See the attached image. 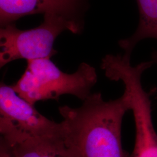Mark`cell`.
I'll use <instances>...</instances> for the list:
<instances>
[{
	"instance_id": "7a4b0ae2",
	"label": "cell",
	"mask_w": 157,
	"mask_h": 157,
	"mask_svg": "<svg viewBox=\"0 0 157 157\" xmlns=\"http://www.w3.org/2000/svg\"><path fill=\"white\" fill-rule=\"evenodd\" d=\"M97 82L95 68L87 63L82 62L76 72L67 73L51 58H43L28 61L22 76L11 87L20 97L34 105L38 101L58 100L65 94L84 101Z\"/></svg>"
},
{
	"instance_id": "52a82bcc",
	"label": "cell",
	"mask_w": 157,
	"mask_h": 157,
	"mask_svg": "<svg viewBox=\"0 0 157 157\" xmlns=\"http://www.w3.org/2000/svg\"><path fill=\"white\" fill-rule=\"evenodd\" d=\"M5 142L14 157H63L67 150L63 133Z\"/></svg>"
},
{
	"instance_id": "277c9868",
	"label": "cell",
	"mask_w": 157,
	"mask_h": 157,
	"mask_svg": "<svg viewBox=\"0 0 157 157\" xmlns=\"http://www.w3.org/2000/svg\"><path fill=\"white\" fill-rule=\"evenodd\" d=\"M62 124L41 114L17 95L11 86H0L1 138L7 143L23 139L62 133Z\"/></svg>"
},
{
	"instance_id": "8992f818",
	"label": "cell",
	"mask_w": 157,
	"mask_h": 157,
	"mask_svg": "<svg viewBox=\"0 0 157 157\" xmlns=\"http://www.w3.org/2000/svg\"><path fill=\"white\" fill-rule=\"evenodd\" d=\"M139 21L135 33L119 41L118 44L124 51V56L130 59L136 45L146 39L157 40V0H136ZM152 61L157 64V51L152 54Z\"/></svg>"
},
{
	"instance_id": "6da1fadb",
	"label": "cell",
	"mask_w": 157,
	"mask_h": 157,
	"mask_svg": "<svg viewBox=\"0 0 157 157\" xmlns=\"http://www.w3.org/2000/svg\"><path fill=\"white\" fill-rule=\"evenodd\" d=\"M83 102L78 108H58L67 146L81 157H130L122 144V121L130 111L126 98L105 101L94 93Z\"/></svg>"
},
{
	"instance_id": "5b68a950",
	"label": "cell",
	"mask_w": 157,
	"mask_h": 157,
	"mask_svg": "<svg viewBox=\"0 0 157 157\" xmlns=\"http://www.w3.org/2000/svg\"><path fill=\"white\" fill-rule=\"evenodd\" d=\"M90 0H0L1 27L25 16L43 14L63 17L82 32Z\"/></svg>"
},
{
	"instance_id": "9c48e42d",
	"label": "cell",
	"mask_w": 157,
	"mask_h": 157,
	"mask_svg": "<svg viewBox=\"0 0 157 157\" xmlns=\"http://www.w3.org/2000/svg\"><path fill=\"white\" fill-rule=\"evenodd\" d=\"M67 151L63 157H81L78 152L73 147L67 145Z\"/></svg>"
},
{
	"instance_id": "ba28073f",
	"label": "cell",
	"mask_w": 157,
	"mask_h": 157,
	"mask_svg": "<svg viewBox=\"0 0 157 157\" xmlns=\"http://www.w3.org/2000/svg\"><path fill=\"white\" fill-rule=\"evenodd\" d=\"M0 157H14L10 148L2 139L0 141Z\"/></svg>"
},
{
	"instance_id": "3957f363",
	"label": "cell",
	"mask_w": 157,
	"mask_h": 157,
	"mask_svg": "<svg viewBox=\"0 0 157 157\" xmlns=\"http://www.w3.org/2000/svg\"><path fill=\"white\" fill-rule=\"evenodd\" d=\"M68 30L73 34L82 32L73 23L60 16L46 15L42 23L35 28L23 30L15 23L0 29V67L10 62L51 58L57 54L54 45L57 37Z\"/></svg>"
}]
</instances>
